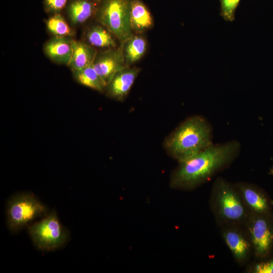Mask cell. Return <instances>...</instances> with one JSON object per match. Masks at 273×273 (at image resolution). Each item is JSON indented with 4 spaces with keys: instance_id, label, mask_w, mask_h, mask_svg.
<instances>
[{
    "instance_id": "6da1fadb",
    "label": "cell",
    "mask_w": 273,
    "mask_h": 273,
    "mask_svg": "<svg viewBox=\"0 0 273 273\" xmlns=\"http://www.w3.org/2000/svg\"><path fill=\"white\" fill-rule=\"evenodd\" d=\"M241 144L237 140L211 145L179 163L172 174L170 186L175 189L191 190L209 181L229 167L238 157Z\"/></svg>"
},
{
    "instance_id": "5b68a950",
    "label": "cell",
    "mask_w": 273,
    "mask_h": 273,
    "mask_svg": "<svg viewBox=\"0 0 273 273\" xmlns=\"http://www.w3.org/2000/svg\"><path fill=\"white\" fill-rule=\"evenodd\" d=\"M48 209L34 195L21 193L14 196L7 207V224L15 233L37 217L47 214Z\"/></svg>"
},
{
    "instance_id": "ba28073f",
    "label": "cell",
    "mask_w": 273,
    "mask_h": 273,
    "mask_svg": "<svg viewBox=\"0 0 273 273\" xmlns=\"http://www.w3.org/2000/svg\"><path fill=\"white\" fill-rule=\"evenodd\" d=\"M241 226H222L221 235L235 260L243 265L249 260L253 251L246 231L243 230Z\"/></svg>"
},
{
    "instance_id": "ffe728a7",
    "label": "cell",
    "mask_w": 273,
    "mask_h": 273,
    "mask_svg": "<svg viewBox=\"0 0 273 273\" xmlns=\"http://www.w3.org/2000/svg\"><path fill=\"white\" fill-rule=\"evenodd\" d=\"M220 14L226 21L233 22L235 19V12L241 0H219Z\"/></svg>"
},
{
    "instance_id": "2e32d148",
    "label": "cell",
    "mask_w": 273,
    "mask_h": 273,
    "mask_svg": "<svg viewBox=\"0 0 273 273\" xmlns=\"http://www.w3.org/2000/svg\"><path fill=\"white\" fill-rule=\"evenodd\" d=\"M96 4L92 0H75L68 7L70 20L74 24L87 20L95 10Z\"/></svg>"
},
{
    "instance_id": "d6986e66",
    "label": "cell",
    "mask_w": 273,
    "mask_h": 273,
    "mask_svg": "<svg viewBox=\"0 0 273 273\" xmlns=\"http://www.w3.org/2000/svg\"><path fill=\"white\" fill-rule=\"evenodd\" d=\"M46 24L49 31L55 36L68 37L73 35V30L60 14L51 17Z\"/></svg>"
},
{
    "instance_id": "7a4b0ae2",
    "label": "cell",
    "mask_w": 273,
    "mask_h": 273,
    "mask_svg": "<svg viewBox=\"0 0 273 273\" xmlns=\"http://www.w3.org/2000/svg\"><path fill=\"white\" fill-rule=\"evenodd\" d=\"M213 138L210 122L195 115L183 121L165 139L164 145L169 155L180 163L213 144Z\"/></svg>"
},
{
    "instance_id": "603a6c76",
    "label": "cell",
    "mask_w": 273,
    "mask_h": 273,
    "mask_svg": "<svg viewBox=\"0 0 273 273\" xmlns=\"http://www.w3.org/2000/svg\"><path fill=\"white\" fill-rule=\"evenodd\" d=\"M271 203L273 207V200H271Z\"/></svg>"
},
{
    "instance_id": "7402d4cb",
    "label": "cell",
    "mask_w": 273,
    "mask_h": 273,
    "mask_svg": "<svg viewBox=\"0 0 273 273\" xmlns=\"http://www.w3.org/2000/svg\"><path fill=\"white\" fill-rule=\"evenodd\" d=\"M67 0H45V5L48 11L58 12L65 6Z\"/></svg>"
},
{
    "instance_id": "8fae6325",
    "label": "cell",
    "mask_w": 273,
    "mask_h": 273,
    "mask_svg": "<svg viewBox=\"0 0 273 273\" xmlns=\"http://www.w3.org/2000/svg\"><path fill=\"white\" fill-rule=\"evenodd\" d=\"M136 67H125L114 76L107 85L108 94L119 101L124 100L129 93L139 72Z\"/></svg>"
},
{
    "instance_id": "3957f363",
    "label": "cell",
    "mask_w": 273,
    "mask_h": 273,
    "mask_svg": "<svg viewBox=\"0 0 273 273\" xmlns=\"http://www.w3.org/2000/svg\"><path fill=\"white\" fill-rule=\"evenodd\" d=\"M210 205L215 219L222 226L244 225L250 214L235 184L221 177L213 183Z\"/></svg>"
},
{
    "instance_id": "9a60e30c",
    "label": "cell",
    "mask_w": 273,
    "mask_h": 273,
    "mask_svg": "<svg viewBox=\"0 0 273 273\" xmlns=\"http://www.w3.org/2000/svg\"><path fill=\"white\" fill-rule=\"evenodd\" d=\"M126 67L140 60L147 50L146 39L140 35H133L121 43Z\"/></svg>"
},
{
    "instance_id": "52a82bcc",
    "label": "cell",
    "mask_w": 273,
    "mask_h": 273,
    "mask_svg": "<svg viewBox=\"0 0 273 273\" xmlns=\"http://www.w3.org/2000/svg\"><path fill=\"white\" fill-rule=\"evenodd\" d=\"M255 256L261 259L273 249V212L250 213L244 224Z\"/></svg>"
},
{
    "instance_id": "277c9868",
    "label": "cell",
    "mask_w": 273,
    "mask_h": 273,
    "mask_svg": "<svg viewBox=\"0 0 273 273\" xmlns=\"http://www.w3.org/2000/svg\"><path fill=\"white\" fill-rule=\"evenodd\" d=\"M131 0H103L98 10L99 22L121 43L132 35Z\"/></svg>"
},
{
    "instance_id": "44dd1931",
    "label": "cell",
    "mask_w": 273,
    "mask_h": 273,
    "mask_svg": "<svg viewBox=\"0 0 273 273\" xmlns=\"http://www.w3.org/2000/svg\"><path fill=\"white\" fill-rule=\"evenodd\" d=\"M253 263L248 270L251 273H273V255L260 259Z\"/></svg>"
},
{
    "instance_id": "5bb4252c",
    "label": "cell",
    "mask_w": 273,
    "mask_h": 273,
    "mask_svg": "<svg viewBox=\"0 0 273 273\" xmlns=\"http://www.w3.org/2000/svg\"><path fill=\"white\" fill-rule=\"evenodd\" d=\"M73 51L69 66L72 71L82 69L93 64L97 55L90 46L80 41L73 40Z\"/></svg>"
},
{
    "instance_id": "9c48e42d",
    "label": "cell",
    "mask_w": 273,
    "mask_h": 273,
    "mask_svg": "<svg viewBox=\"0 0 273 273\" xmlns=\"http://www.w3.org/2000/svg\"><path fill=\"white\" fill-rule=\"evenodd\" d=\"M93 65L107 85L116 74L126 67L122 45L97 54Z\"/></svg>"
},
{
    "instance_id": "e0dca14e",
    "label": "cell",
    "mask_w": 273,
    "mask_h": 273,
    "mask_svg": "<svg viewBox=\"0 0 273 273\" xmlns=\"http://www.w3.org/2000/svg\"><path fill=\"white\" fill-rule=\"evenodd\" d=\"M73 72L76 80L84 86L99 92H102L107 86L96 71L93 64Z\"/></svg>"
},
{
    "instance_id": "7c38bea8",
    "label": "cell",
    "mask_w": 273,
    "mask_h": 273,
    "mask_svg": "<svg viewBox=\"0 0 273 273\" xmlns=\"http://www.w3.org/2000/svg\"><path fill=\"white\" fill-rule=\"evenodd\" d=\"M73 40L68 37L54 36L43 47L46 56L52 61L69 66L72 51Z\"/></svg>"
},
{
    "instance_id": "30bf717a",
    "label": "cell",
    "mask_w": 273,
    "mask_h": 273,
    "mask_svg": "<svg viewBox=\"0 0 273 273\" xmlns=\"http://www.w3.org/2000/svg\"><path fill=\"white\" fill-rule=\"evenodd\" d=\"M235 184L250 213L264 214L271 211V200L258 187L246 182H238Z\"/></svg>"
},
{
    "instance_id": "ac0fdd59",
    "label": "cell",
    "mask_w": 273,
    "mask_h": 273,
    "mask_svg": "<svg viewBox=\"0 0 273 273\" xmlns=\"http://www.w3.org/2000/svg\"><path fill=\"white\" fill-rule=\"evenodd\" d=\"M87 39L93 46L99 48H115L116 43L113 35L100 26L92 27L86 34Z\"/></svg>"
},
{
    "instance_id": "8992f818",
    "label": "cell",
    "mask_w": 273,
    "mask_h": 273,
    "mask_svg": "<svg viewBox=\"0 0 273 273\" xmlns=\"http://www.w3.org/2000/svg\"><path fill=\"white\" fill-rule=\"evenodd\" d=\"M28 233L35 247L43 251H51L64 245L69 239L67 230L53 210L39 221L28 227Z\"/></svg>"
},
{
    "instance_id": "4fadbf2b",
    "label": "cell",
    "mask_w": 273,
    "mask_h": 273,
    "mask_svg": "<svg viewBox=\"0 0 273 273\" xmlns=\"http://www.w3.org/2000/svg\"><path fill=\"white\" fill-rule=\"evenodd\" d=\"M130 21L132 31L138 34L149 29L153 26L152 15L141 0H131Z\"/></svg>"
}]
</instances>
